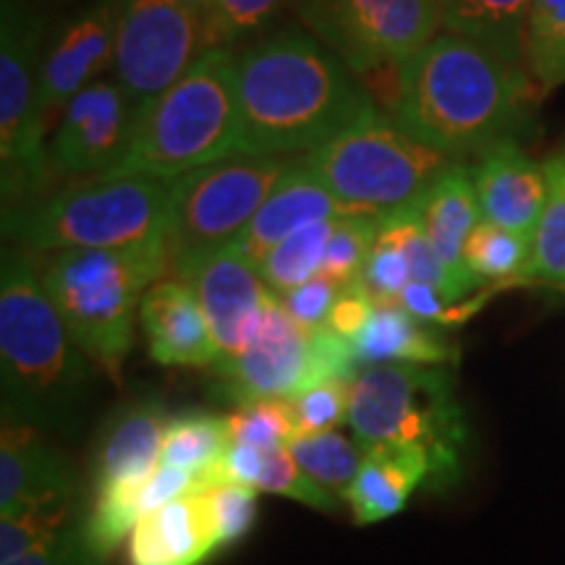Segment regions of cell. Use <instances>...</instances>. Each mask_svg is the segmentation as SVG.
Masks as SVG:
<instances>
[{
    "label": "cell",
    "mask_w": 565,
    "mask_h": 565,
    "mask_svg": "<svg viewBox=\"0 0 565 565\" xmlns=\"http://www.w3.org/2000/svg\"><path fill=\"white\" fill-rule=\"evenodd\" d=\"M301 160L341 202L345 215H387L412 207L456 162L414 139L374 103Z\"/></svg>",
    "instance_id": "obj_8"
},
{
    "label": "cell",
    "mask_w": 565,
    "mask_h": 565,
    "mask_svg": "<svg viewBox=\"0 0 565 565\" xmlns=\"http://www.w3.org/2000/svg\"><path fill=\"white\" fill-rule=\"evenodd\" d=\"M212 370L221 377L225 398L242 406L263 398L291 401L333 380L353 383L362 364L349 338L328 328L303 330L275 296L249 345Z\"/></svg>",
    "instance_id": "obj_11"
},
{
    "label": "cell",
    "mask_w": 565,
    "mask_h": 565,
    "mask_svg": "<svg viewBox=\"0 0 565 565\" xmlns=\"http://www.w3.org/2000/svg\"><path fill=\"white\" fill-rule=\"evenodd\" d=\"M215 550L200 484L139 521L129 536V565H202Z\"/></svg>",
    "instance_id": "obj_23"
},
{
    "label": "cell",
    "mask_w": 565,
    "mask_h": 565,
    "mask_svg": "<svg viewBox=\"0 0 565 565\" xmlns=\"http://www.w3.org/2000/svg\"><path fill=\"white\" fill-rule=\"evenodd\" d=\"M97 372L47 299L32 252L6 244L0 257L3 422L71 435L87 414Z\"/></svg>",
    "instance_id": "obj_3"
},
{
    "label": "cell",
    "mask_w": 565,
    "mask_h": 565,
    "mask_svg": "<svg viewBox=\"0 0 565 565\" xmlns=\"http://www.w3.org/2000/svg\"><path fill=\"white\" fill-rule=\"evenodd\" d=\"M372 312H374L372 299L362 291L359 282H353V286L341 288V294H338V299L328 317V330H333V333L353 341V338L366 328Z\"/></svg>",
    "instance_id": "obj_44"
},
{
    "label": "cell",
    "mask_w": 565,
    "mask_h": 565,
    "mask_svg": "<svg viewBox=\"0 0 565 565\" xmlns=\"http://www.w3.org/2000/svg\"><path fill=\"white\" fill-rule=\"evenodd\" d=\"M294 11L359 79L404 66L443 32L440 0H294Z\"/></svg>",
    "instance_id": "obj_12"
},
{
    "label": "cell",
    "mask_w": 565,
    "mask_h": 565,
    "mask_svg": "<svg viewBox=\"0 0 565 565\" xmlns=\"http://www.w3.org/2000/svg\"><path fill=\"white\" fill-rule=\"evenodd\" d=\"M116 66V0H87L51 24L42 55L38 116L45 137L68 103Z\"/></svg>",
    "instance_id": "obj_14"
},
{
    "label": "cell",
    "mask_w": 565,
    "mask_h": 565,
    "mask_svg": "<svg viewBox=\"0 0 565 565\" xmlns=\"http://www.w3.org/2000/svg\"><path fill=\"white\" fill-rule=\"evenodd\" d=\"M238 154L236 51L210 47L141 113L121 166L105 175L175 181Z\"/></svg>",
    "instance_id": "obj_6"
},
{
    "label": "cell",
    "mask_w": 565,
    "mask_h": 565,
    "mask_svg": "<svg viewBox=\"0 0 565 565\" xmlns=\"http://www.w3.org/2000/svg\"><path fill=\"white\" fill-rule=\"evenodd\" d=\"M338 294H341V288L335 282L317 275L315 280L303 282L296 291L280 296V301L303 330H322L328 328L330 309H333Z\"/></svg>",
    "instance_id": "obj_42"
},
{
    "label": "cell",
    "mask_w": 565,
    "mask_h": 565,
    "mask_svg": "<svg viewBox=\"0 0 565 565\" xmlns=\"http://www.w3.org/2000/svg\"><path fill=\"white\" fill-rule=\"evenodd\" d=\"M351 343L362 366L450 364L456 359L440 328L416 320L404 307H374L366 328Z\"/></svg>",
    "instance_id": "obj_25"
},
{
    "label": "cell",
    "mask_w": 565,
    "mask_h": 565,
    "mask_svg": "<svg viewBox=\"0 0 565 565\" xmlns=\"http://www.w3.org/2000/svg\"><path fill=\"white\" fill-rule=\"evenodd\" d=\"M408 282H412V265H408L404 246L380 225V236L366 259L359 286L374 307H401V296Z\"/></svg>",
    "instance_id": "obj_38"
},
{
    "label": "cell",
    "mask_w": 565,
    "mask_h": 565,
    "mask_svg": "<svg viewBox=\"0 0 565 565\" xmlns=\"http://www.w3.org/2000/svg\"><path fill=\"white\" fill-rule=\"evenodd\" d=\"M490 296L492 291H484L471 301L450 303L445 301L435 288L424 286V282H408L404 296H401V307H404L408 315H414L416 320L433 324V328L448 330V328H458V324H463L466 320H471V317L484 307V301L490 299Z\"/></svg>",
    "instance_id": "obj_41"
},
{
    "label": "cell",
    "mask_w": 565,
    "mask_h": 565,
    "mask_svg": "<svg viewBox=\"0 0 565 565\" xmlns=\"http://www.w3.org/2000/svg\"><path fill=\"white\" fill-rule=\"evenodd\" d=\"M524 66L540 95L565 87V0H532L524 30Z\"/></svg>",
    "instance_id": "obj_30"
},
{
    "label": "cell",
    "mask_w": 565,
    "mask_h": 565,
    "mask_svg": "<svg viewBox=\"0 0 565 565\" xmlns=\"http://www.w3.org/2000/svg\"><path fill=\"white\" fill-rule=\"evenodd\" d=\"M343 215L345 210L341 202L328 192V186L299 158L231 249L242 252L252 265H259L275 246L291 238L294 233L303 231L307 225L335 221Z\"/></svg>",
    "instance_id": "obj_22"
},
{
    "label": "cell",
    "mask_w": 565,
    "mask_h": 565,
    "mask_svg": "<svg viewBox=\"0 0 565 565\" xmlns=\"http://www.w3.org/2000/svg\"><path fill=\"white\" fill-rule=\"evenodd\" d=\"M296 435L333 433L343 422H349L351 408V383L333 380V383L317 385L291 398Z\"/></svg>",
    "instance_id": "obj_40"
},
{
    "label": "cell",
    "mask_w": 565,
    "mask_h": 565,
    "mask_svg": "<svg viewBox=\"0 0 565 565\" xmlns=\"http://www.w3.org/2000/svg\"><path fill=\"white\" fill-rule=\"evenodd\" d=\"M173 278H181L200 299L221 359L236 356L249 345L275 299L257 265L236 249L210 254L200 263L186 265Z\"/></svg>",
    "instance_id": "obj_16"
},
{
    "label": "cell",
    "mask_w": 565,
    "mask_h": 565,
    "mask_svg": "<svg viewBox=\"0 0 565 565\" xmlns=\"http://www.w3.org/2000/svg\"><path fill=\"white\" fill-rule=\"evenodd\" d=\"M532 0H440L443 30L490 47L524 66V30Z\"/></svg>",
    "instance_id": "obj_26"
},
{
    "label": "cell",
    "mask_w": 565,
    "mask_h": 565,
    "mask_svg": "<svg viewBox=\"0 0 565 565\" xmlns=\"http://www.w3.org/2000/svg\"><path fill=\"white\" fill-rule=\"evenodd\" d=\"M74 469L51 437L26 424L3 422L0 433V519L74 503Z\"/></svg>",
    "instance_id": "obj_17"
},
{
    "label": "cell",
    "mask_w": 565,
    "mask_h": 565,
    "mask_svg": "<svg viewBox=\"0 0 565 565\" xmlns=\"http://www.w3.org/2000/svg\"><path fill=\"white\" fill-rule=\"evenodd\" d=\"M254 490L282 494V498H291L296 503L315 508V511L322 513H335L341 508V498L322 490L320 484L303 475L301 466L294 461L288 448L263 450L257 477H254Z\"/></svg>",
    "instance_id": "obj_36"
},
{
    "label": "cell",
    "mask_w": 565,
    "mask_h": 565,
    "mask_svg": "<svg viewBox=\"0 0 565 565\" xmlns=\"http://www.w3.org/2000/svg\"><path fill=\"white\" fill-rule=\"evenodd\" d=\"M547 204L536 225L524 278L565 286V150L545 162Z\"/></svg>",
    "instance_id": "obj_32"
},
{
    "label": "cell",
    "mask_w": 565,
    "mask_h": 565,
    "mask_svg": "<svg viewBox=\"0 0 565 565\" xmlns=\"http://www.w3.org/2000/svg\"><path fill=\"white\" fill-rule=\"evenodd\" d=\"M53 19L0 0V179L3 210L47 192L53 179L38 95Z\"/></svg>",
    "instance_id": "obj_10"
},
{
    "label": "cell",
    "mask_w": 565,
    "mask_h": 565,
    "mask_svg": "<svg viewBox=\"0 0 565 565\" xmlns=\"http://www.w3.org/2000/svg\"><path fill=\"white\" fill-rule=\"evenodd\" d=\"M139 324L152 362L162 366H215L221 362L207 315L181 278L154 282L141 299Z\"/></svg>",
    "instance_id": "obj_18"
},
{
    "label": "cell",
    "mask_w": 565,
    "mask_h": 565,
    "mask_svg": "<svg viewBox=\"0 0 565 565\" xmlns=\"http://www.w3.org/2000/svg\"><path fill=\"white\" fill-rule=\"evenodd\" d=\"M9 565H105L87 547L82 534V524H71L66 532H61L55 540L47 542L38 550H32L30 555L19 557Z\"/></svg>",
    "instance_id": "obj_43"
},
{
    "label": "cell",
    "mask_w": 565,
    "mask_h": 565,
    "mask_svg": "<svg viewBox=\"0 0 565 565\" xmlns=\"http://www.w3.org/2000/svg\"><path fill=\"white\" fill-rule=\"evenodd\" d=\"M296 160L233 154L175 179L168 217L171 273L231 249Z\"/></svg>",
    "instance_id": "obj_9"
},
{
    "label": "cell",
    "mask_w": 565,
    "mask_h": 565,
    "mask_svg": "<svg viewBox=\"0 0 565 565\" xmlns=\"http://www.w3.org/2000/svg\"><path fill=\"white\" fill-rule=\"evenodd\" d=\"M173 181L92 175L3 210L6 244L58 254L168 242Z\"/></svg>",
    "instance_id": "obj_5"
},
{
    "label": "cell",
    "mask_w": 565,
    "mask_h": 565,
    "mask_svg": "<svg viewBox=\"0 0 565 565\" xmlns=\"http://www.w3.org/2000/svg\"><path fill=\"white\" fill-rule=\"evenodd\" d=\"M536 84L479 42L440 32L401 66L393 121L422 145L463 162L521 141L532 126Z\"/></svg>",
    "instance_id": "obj_2"
},
{
    "label": "cell",
    "mask_w": 565,
    "mask_h": 565,
    "mask_svg": "<svg viewBox=\"0 0 565 565\" xmlns=\"http://www.w3.org/2000/svg\"><path fill=\"white\" fill-rule=\"evenodd\" d=\"M212 534L217 550L238 542L254 526L257 519V490L236 482H221L204 487Z\"/></svg>",
    "instance_id": "obj_39"
},
{
    "label": "cell",
    "mask_w": 565,
    "mask_h": 565,
    "mask_svg": "<svg viewBox=\"0 0 565 565\" xmlns=\"http://www.w3.org/2000/svg\"><path fill=\"white\" fill-rule=\"evenodd\" d=\"M183 3L189 6V11H192L194 17L200 19V24H202L204 13H207V9H210V0H183Z\"/></svg>",
    "instance_id": "obj_46"
},
{
    "label": "cell",
    "mask_w": 565,
    "mask_h": 565,
    "mask_svg": "<svg viewBox=\"0 0 565 565\" xmlns=\"http://www.w3.org/2000/svg\"><path fill=\"white\" fill-rule=\"evenodd\" d=\"M422 225L427 231L429 246L440 259L454 288V301L461 303L471 291L484 286L477 275H471L463 265V249L469 236L482 223L479 210L475 173L469 162H454L437 175L433 186L416 202Z\"/></svg>",
    "instance_id": "obj_21"
},
{
    "label": "cell",
    "mask_w": 565,
    "mask_h": 565,
    "mask_svg": "<svg viewBox=\"0 0 565 565\" xmlns=\"http://www.w3.org/2000/svg\"><path fill=\"white\" fill-rule=\"evenodd\" d=\"M288 450H291L294 461L301 466L303 475L341 500H345V492H349L364 461L362 443L356 437L338 433V429L296 435L288 443Z\"/></svg>",
    "instance_id": "obj_28"
},
{
    "label": "cell",
    "mask_w": 565,
    "mask_h": 565,
    "mask_svg": "<svg viewBox=\"0 0 565 565\" xmlns=\"http://www.w3.org/2000/svg\"><path fill=\"white\" fill-rule=\"evenodd\" d=\"M11 3L17 6H24V9L30 11H38L42 17L47 19H58L63 13H68L71 9H76V6L87 3V0H11Z\"/></svg>",
    "instance_id": "obj_45"
},
{
    "label": "cell",
    "mask_w": 565,
    "mask_h": 565,
    "mask_svg": "<svg viewBox=\"0 0 565 565\" xmlns=\"http://www.w3.org/2000/svg\"><path fill=\"white\" fill-rule=\"evenodd\" d=\"M385 215H343L335 221L333 236L320 267L322 278L335 282L338 288H349L362 278V270L380 236V225Z\"/></svg>",
    "instance_id": "obj_34"
},
{
    "label": "cell",
    "mask_w": 565,
    "mask_h": 565,
    "mask_svg": "<svg viewBox=\"0 0 565 565\" xmlns=\"http://www.w3.org/2000/svg\"><path fill=\"white\" fill-rule=\"evenodd\" d=\"M139 116L116 76L108 74L82 89L47 139L53 175L92 179L121 166Z\"/></svg>",
    "instance_id": "obj_15"
},
{
    "label": "cell",
    "mask_w": 565,
    "mask_h": 565,
    "mask_svg": "<svg viewBox=\"0 0 565 565\" xmlns=\"http://www.w3.org/2000/svg\"><path fill=\"white\" fill-rule=\"evenodd\" d=\"M231 448L228 422L215 414H183L168 419L162 435L160 463L173 469L192 471L202 479L215 469L217 461Z\"/></svg>",
    "instance_id": "obj_27"
},
{
    "label": "cell",
    "mask_w": 565,
    "mask_h": 565,
    "mask_svg": "<svg viewBox=\"0 0 565 565\" xmlns=\"http://www.w3.org/2000/svg\"><path fill=\"white\" fill-rule=\"evenodd\" d=\"M429 479L433 466L424 450L404 445H366L362 469L345 492V505L359 526L377 524L404 511L416 487Z\"/></svg>",
    "instance_id": "obj_24"
},
{
    "label": "cell",
    "mask_w": 565,
    "mask_h": 565,
    "mask_svg": "<svg viewBox=\"0 0 565 565\" xmlns=\"http://www.w3.org/2000/svg\"><path fill=\"white\" fill-rule=\"evenodd\" d=\"M349 424L364 448L424 450L435 482H450L461 469L466 422L448 364L366 366L351 383Z\"/></svg>",
    "instance_id": "obj_7"
},
{
    "label": "cell",
    "mask_w": 565,
    "mask_h": 565,
    "mask_svg": "<svg viewBox=\"0 0 565 565\" xmlns=\"http://www.w3.org/2000/svg\"><path fill=\"white\" fill-rule=\"evenodd\" d=\"M166 406L158 398L131 401L97 433L92 448V492L145 484L160 466Z\"/></svg>",
    "instance_id": "obj_20"
},
{
    "label": "cell",
    "mask_w": 565,
    "mask_h": 565,
    "mask_svg": "<svg viewBox=\"0 0 565 565\" xmlns=\"http://www.w3.org/2000/svg\"><path fill=\"white\" fill-rule=\"evenodd\" d=\"M482 221L532 238L547 204L545 166L526 154L521 141L492 147L471 166Z\"/></svg>",
    "instance_id": "obj_19"
},
{
    "label": "cell",
    "mask_w": 565,
    "mask_h": 565,
    "mask_svg": "<svg viewBox=\"0 0 565 565\" xmlns=\"http://www.w3.org/2000/svg\"><path fill=\"white\" fill-rule=\"evenodd\" d=\"M288 6L294 9V0H210V9L200 24L202 51H238L263 40L265 34L275 32V21Z\"/></svg>",
    "instance_id": "obj_29"
},
{
    "label": "cell",
    "mask_w": 565,
    "mask_h": 565,
    "mask_svg": "<svg viewBox=\"0 0 565 565\" xmlns=\"http://www.w3.org/2000/svg\"><path fill=\"white\" fill-rule=\"evenodd\" d=\"M74 524V503L34 508V511L0 519V565L30 555Z\"/></svg>",
    "instance_id": "obj_37"
},
{
    "label": "cell",
    "mask_w": 565,
    "mask_h": 565,
    "mask_svg": "<svg viewBox=\"0 0 565 565\" xmlns=\"http://www.w3.org/2000/svg\"><path fill=\"white\" fill-rule=\"evenodd\" d=\"M338 221V217H335ZM335 221H320L315 225L294 233L291 238L275 246L263 263L257 265L259 275L275 296H286L301 288L303 282L315 280L320 275L324 249L333 236Z\"/></svg>",
    "instance_id": "obj_31"
},
{
    "label": "cell",
    "mask_w": 565,
    "mask_h": 565,
    "mask_svg": "<svg viewBox=\"0 0 565 565\" xmlns=\"http://www.w3.org/2000/svg\"><path fill=\"white\" fill-rule=\"evenodd\" d=\"M168 270V242H158L129 249L45 254L40 278L84 356L110 383L121 385L141 299Z\"/></svg>",
    "instance_id": "obj_4"
},
{
    "label": "cell",
    "mask_w": 565,
    "mask_h": 565,
    "mask_svg": "<svg viewBox=\"0 0 565 565\" xmlns=\"http://www.w3.org/2000/svg\"><path fill=\"white\" fill-rule=\"evenodd\" d=\"M200 53V19L183 0H116L113 76L139 118Z\"/></svg>",
    "instance_id": "obj_13"
},
{
    "label": "cell",
    "mask_w": 565,
    "mask_h": 565,
    "mask_svg": "<svg viewBox=\"0 0 565 565\" xmlns=\"http://www.w3.org/2000/svg\"><path fill=\"white\" fill-rule=\"evenodd\" d=\"M231 443L249 445L257 450L288 448L296 437V422L291 401L263 398L252 404L236 406V412L225 416Z\"/></svg>",
    "instance_id": "obj_35"
},
{
    "label": "cell",
    "mask_w": 565,
    "mask_h": 565,
    "mask_svg": "<svg viewBox=\"0 0 565 565\" xmlns=\"http://www.w3.org/2000/svg\"><path fill=\"white\" fill-rule=\"evenodd\" d=\"M532 238L505 231L500 225L479 223L463 249V265L479 280H508L524 278L532 259Z\"/></svg>",
    "instance_id": "obj_33"
},
{
    "label": "cell",
    "mask_w": 565,
    "mask_h": 565,
    "mask_svg": "<svg viewBox=\"0 0 565 565\" xmlns=\"http://www.w3.org/2000/svg\"><path fill=\"white\" fill-rule=\"evenodd\" d=\"M238 154L303 158L372 105L362 79L303 26L236 51Z\"/></svg>",
    "instance_id": "obj_1"
}]
</instances>
